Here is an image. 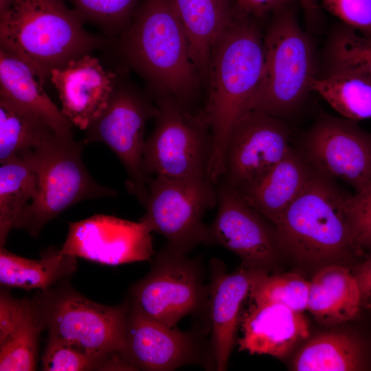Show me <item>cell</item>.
<instances>
[{
	"instance_id": "obj_33",
	"label": "cell",
	"mask_w": 371,
	"mask_h": 371,
	"mask_svg": "<svg viewBox=\"0 0 371 371\" xmlns=\"http://www.w3.org/2000/svg\"><path fill=\"white\" fill-rule=\"evenodd\" d=\"M83 21L100 26L106 34H115L135 13L138 0H69Z\"/></svg>"
},
{
	"instance_id": "obj_20",
	"label": "cell",
	"mask_w": 371,
	"mask_h": 371,
	"mask_svg": "<svg viewBox=\"0 0 371 371\" xmlns=\"http://www.w3.org/2000/svg\"><path fill=\"white\" fill-rule=\"evenodd\" d=\"M314 172L300 149L291 146L259 181L238 193L274 225L301 194Z\"/></svg>"
},
{
	"instance_id": "obj_12",
	"label": "cell",
	"mask_w": 371,
	"mask_h": 371,
	"mask_svg": "<svg viewBox=\"0 0 371 371\" xmlns=\"http://www.w3.org/2000/svg\"><path fill=\"white\" fill-rule=\"evenodd\" d=\"M218 210L209 226V243L229 250L249 269L269 272L283 250L275 226L223 181L216 184Z\"/></svg>"
},
{
	"instance_id": "obj_31",
	"label": "cell",
	"mask_w": 371,
	"mask_h": 371,
	"mask_svg": "<svg viewBox=\"0 0 371 371\" xmlns=\"http://www.w3.org/2000/svg\"><path fill=\"white\" fill-rule=\"evenodd\" d=\"M310 282L296 273L269 275L262 272L254 281L248 297L256 304H279L295 311L307 309Z\"/></svg>"
},
{
	"instance_id": "obj_10",
	"label": "cell",
	"mask_w": 371,
	"mask_h": 371,
	"mask_svg": "<svg viewBox=\"0 0 371 371\" xmlns=\"http://www.w3.org/2000/svg\"><path fill=\"white\" fill-rule=\"evenodd\" d=\"M157 113V106L119 79L107 107L85 130L83 140L85 144H104L116 155L128 174V191L144 207L150 181L143 166L145 128Z\"/></svg>"
},
{
	"instance_id": "obj_36",
	"label": "cell",
	"mask_w": 371,
	"mask_h": 371,
	"mask_svg": "<svg viewBox=\"0 0 371 371\" xmlns=\"http://www.w3.org/2000/svg\"><path fill=\"white\" fill-rule=\"evenodd\" d=\"M240 10L254 18H260L269 13H273L286 6L292 0H233Z\"/></svg>"
},
{
	"instance_id": "obj_22",
	"label": "cell",
	"mask_w": 371,
	"mask_h": 371,
	"mask_svg": "<svg viewBox=\"0 0 371 371\" xmlns=\"http://www.w3.org/2000/svg\"><path fill=\"white\" fill-rule=\"evenodd\" d=\"M43 86L26 63L0 49V95L40 116L58 135H73L74 125L51 100Z\"/></svg>"
},
{
	"instance_id": "obj_1",
	"label": "cell",
	"mask_w": 371,
	"mask_h": 371,
	"mask_svg": "<svg viewBox=\"0 0 371 371\" xmlns=\"http://www.w3.org/2000/svg\"><path fill=\"white\" fill-rule=\"evenodd\" d=\"M255 19L235 5L233 15L216 38L210 54L209 96L199 115L211 132L212 153L208 177L215 184L223 172L228 136L251 110L262 75L263 39Z\"/></svg>"
},
{
	"instance_id": "obj_11",
	"label": "cell",
	"mask_w": 371,
	"mask_h": 371,
	"mask_svg": "<svg viewBox=\"0 0 371 371\" xmlns=\"http://www.w3.org/2000/svg\"><path fill=\"white\" fill-rule=\"evenodd\" d=\"M167 244L148 273L130 289L131 298L150 317L175 327L184 317L208 308V286L200 262Z\"/></svg>"
},
{
	"instance_id": "obj_14",
	"label": "cell",
	"mask_w": 371,
	"mask_h": 371,
	"mask_svg": "<svg viewBox=\"0 0 371 371\" xmlns=\"http://www.w3.org/2000/svg\"><path fill=\"white\" fill-rule=\"evenodd\" d=\"M291 147V131L282 119L251 110L228 136L219 181L241 192L259 181Z\"/></svg>"
},
{
	"instance_id": "obj_26",
	"label": "cell",
	"mask_w": 371,
	"mask_h": 371,
	"mask_svg": "<svg viewBox=\"0 0 371 371\" xmlns=\"http://www.w3.org/2000/svg\"><path fill=\"white\" fill-rule=\"evenodd\" d=\"M366 365L364 347L355 336L346 333H327L307 342L295 355L297 371H356Z\"/></svg>"
},
{
	"instance_id": "obj_21",
	"label": "cell",
	"mask_w": 371,
	"mask_h": 371,
	"mask_svg": "<svg viewBox=\"0 0 371 371\" xmlns=\"http://www.w3.org/2000/svg\"><path fill=\"white\" fill-rule=\"evenodd\" d=\"M361 302L358 282L344 266L325 265L310 281L306 310L322 323L337 324L352 319Z\"/></svg>"
},
{
	"instance_id": "obj_4",
	"label": "cell",
	"mask_w": 371,
	"mask_h": 371,
	"mask_svg": "<svg viewBox=\"0 0 371 371\" xmlns=\"http://www.w3.org/2000/svg\"><path fill=\"white\" fill-rule=\"evenodd\" d=\"M350 196L334 179L315 169L273 225L283 251L300 262L324 266L359 255L348 216Z\"/></svg>"
},
{
	"instance_id": "obj_2",
	"label": "cell",
	"mask_w": 371,
	"mask_h": 371,
	"mask_svg": "<svg viewBox=\"0 0 371 371\" xmlns=\"http://www.w3.org/2000/svg\"><path fill=\"white\" fill-rule=\"evenodd\" d=\"M83 23L63 0H14L0 14V49L26 63L44 85L53 69L109 45Z\"/></svg>"
},
{
	"instance_id": "obj_37",
	"label": "cell",
	"mask_w": 371,
	"mask_h": 371,
	"mask_svg": "<svg viewBox=\"0 0 371 371\" xmlns=\"http://www.w3.org/2000/svg\"><path fill=\"white\" fill-rule=\"evenodd\" d=\"M353 274L359 284L362 302L371 300V257L359 265Z\"/></svg>"
},
{
	"instance_id": "obj_15",
	"label": "cell",
	"mask_w": 371,
	"mask_h": 371,
	"mask_svg": "<svg viewBox=\"0 0 371 371\" xmlns=\"http://www.w3.org/2000/svg\"><path fill=\"white\" fill-rule=\"evenodd\" d=\"M206 352L193 332L170 327L146 313L130 298L123 360L134 370L170 371L206 363Z\"/></svg>"
},
{
	"instance_id": "obj_32",
	"label": "cell",
	"mask_w": 371,
	"mask_h": 371,
	"mask_svg": "<svg viewBox=\"0 0 371 371\" xmlns=\"http://www.w3.org/2000/svg\"><path fill=\"white\" fill-rule=\"evenodd\" d=\"M42 368L45 371L131 370L121 357L103 359L51 336L42 357Z\"/></svg>"
},
{
	"instance_id": "obj_17",
	"label": "cell",
	"mask_w": 371,
	"mask_h": 371,
	"mask_svg": "<svg viewBox=\"0 0 371 371\" xmlns=\"http://www.w3.org/2000/svg\"><path fill=\"white\" fill-rule=\"evenodd\" d=\"M119 79L91 54L53 69L49 77L58 91L61 112L85 131L107 107Z\"/></svg>"
},
{
	"instance_id": "obj_35",
	"label": "cell",
	"mask_w": 371,
	"mask_h": 371,
	"mask_svg": "<svg viewBox=\"0 0 371 371\" xmlns=\"http://www.w3.org/2000/svg\"><path fill=\"white\" fill-rule=\"evenodd\" d=\"M322 5L345 25L371 38V0H322Z\"/></svg>"
},
{
	"instance_id": "obj_23",
	"label": "cell",
	"mask_w": 371,
	"mask_h": 371,
	"mask_svg": "<svg viewBox=\"0 0 371 371\" xmlns=\"http://www.w3.org/2000/svg\"><path fill=\"white\" fill-rule=\"evenodd\" d=\"M183 24L199 74H208L210 54L218 35L230 21L233 0H172Z\"/></svg>"
},
{
	"instance_id": "obj_6",
	"label": "cell",
	"mask_w": 371,
	"mask_h": 371,
	"mask_svg": "<svg viewBox=\"0 0 371 371\" xmlns=\"http://www.w3.org/2000/svg\"><path fill=\"white\" fill-rule=\"evenodd\" d=\"M263 46V71L251 110L282 120L301 106L316 77L311 43L289 5L273 12Z\"/></svg>"
},
{
	"instance_id": "obj_5",
	"label": "cell",
	"mask_w": 371,
	"mask_h": 371,
	"mask_svg": "<svg viewBox=\"0 0 371 371\" xmlns=\"http://www.w3.org/2000/svg\"><path fill=\"white\" fill-rule=\"evenodd\" d=\"M83 142L73 135H56L24 155L37 179L34 198L18 218L14 229L37 237L52 220L73 205L87 199L112 197L116 191L96 182L82 160Z\"/></svg>"
},
{
	"instance_id": "obj_18",
	"label": "cell",
	"mask_w": 371,
	"mask_h": 371,
	"mask_svg": "<svg viewBox=\"0 0 371 371\" xmlns=\"http://www.w3.org/2000/svg\"><path fill=\"white\" fill-rule=\"evenodd\" d=\"M212 262L207 308L211 346L216 370L225 371L235 345L243 303L256 279L265 271L242 266L238 270L227 273L218 260Z\"/></svg>"
},
{
	"instance_id": "obj_29",
	"label": "cell",
	"mask_w": 371,
	"mask_h": 371,
	"mask_svg": "<svg viewBox=\"0 0 371 371\" xmlns=\"http://www.w3.org/2000/svg\"><path fill=\"white\" fill-rule=\"evenodd\" d=\"M311 91L319 93L343 117L359 121L371 118V80L348 73L315 77Z\"/></svg>"
},
{
	"instance_id": "obj_34",
	"label": "cell",
	"mask_w": 371,
	"mask_h": 371,
	"mask_svg": "<svg viewBox=\"0 0 371 371\" xmlns=\"http://www.w3.org/2000/svg\"><path fill=\"white\" fill-rule=\"evenodd\" d=\"M348 216L359 254L371 257V182L348 201Z\"/></svg>"
},
{
	"instance_id": "obj_7",
	"label": "cell",
	"mask_w": 371,
	"mask_h": 371,
	"mask_svg": "<svg viewBox=\"0 0 371 371\" xmlns=\"http://www.w3.org/2000/svg\"><path fill=\"white\" fill-rule=\"evenodd\" d=\"M34 299L49 336L103 359L121 356L130 299L116 306L103 305L63 284Z\"/></svg>"
},
{
	"instance_id": "obj_39",
	"label": "cell",
	"mask_w": 371,
	"mask_h": 371,
	"mask_svg": "<svg viewBox=\"0 0 371 371\" xmlns=\"http://www.w3.org/2000/svg\"><path fill=\"white\" fill-rule=\"evenodd\" d=\"M14 0H0V14L7 10Z\"/></svg>"
},
{
	"instance_id": "obj_25",
	"label": "cell",
	"mask_w": 371,
	"mask_h": 371,
	"mask_svg": "<svg viewBox=\"0 0 371 371\" xmlns=\"http://www.w3.org/2000/svg\"><path fill=\"white\" fill-rule=\"evenodd\" d=\"M77 269V257L49 249L41 259H29L0 248V282L7 287L47 291Z\"/></svg>"
},
{
	"instance_id": "obj_16",
	"label": "cell",
	"mask_w": 371,
	"mask_h": 371,
	"mask_svg": "<svg viewBox=\"0 0 371 371\" xmlns=\"http://www.w3.org/2000/svg\"><path fill=\"white\" fill-rule=\"evenodd\" d=\"M68 226L62 253L111 266L150 260L154 254L152 232L141 221L95 214Z\"/></svg>"
},
{
	"instance_id": "obj_27",
	"label": "cell",
	"mask_w": 371,
	"mask_h": 371,
	"mask_svg": "<svg viewBox=\"0 0 371 371\" xmlns=\"http://www.w3.org/2000/svg\"><path fill=\"white\" fill-rule=\"evenodd\" d=\"M56 135L40 116L0 95V163L34 150Z\"/></svg>"
},
{
	"instance_id": "obj_28",
	"label": "cell",
	"mask_w": 371,
	"mask_h": 371,
	"mask_svg": "<svg viewBox=\"0 0 371 371\" xmlns=\"http://www.w3.org/2000/svg\"><path fill=\"white\" fill-rule=\"evenodd\" d=\"M36 175L29 159L19 154L1 163L0 167V247H4L10 232L34 198Z\"/></svg>"
},
{
	"instance_id": "obj_38",
	"label": "cell",
	"mask_w": 371,
	"mask_h": 371,
	"mask_svg": "<svg viewBox=\"0 0 371 371\" xmlns=\"http://www.w3.org/2000/svg\"><path fill=\"white\" fill-rule=\"evenodd\" d=\"M306 15L309 17L315 16L319 12V5L316 0H298Z\"/></svg>"
},
{
	"instance_id": "obj_13",
	"label": "cell",
	"mask_w": 371,
	"mask_h": 371,
	"mask_svg": "<svg viewBox=\"0 0 371 371\" xmlns=\"http://www.w3.org/2000/svg\"><path fill=\"white\" fill-rule=\"evenodd\" d=\"M300 149L316 170L347 183L356 194L371 182V133L356 121L321 115Z\"/></svg>"
},
{
	"instance_id": "obj_8",
	"label": "cell",
	"mask_w": 371,
	"mask_h": 371,
	"mask_svg": "<svg viewBox=\"0 0 371 371\" xmlns=\"http://www.w3.org/2000/svg\"><path fill=\"white\" fill-rule=\"evenodd\" d=\"M157 98L155 126L144 148L145 173L148 177L209 178L212 153L209 126L199 114L189 113L174 98Z\"/></svg>"
},
{
	"instance_id": "obj_9",
	"label": "cell",
	"mask_w": 371,
	"mask_h": 371,
	"mask_svg": "<svg viewBox=\"0 0 371 371\" xmlns=\"http://www.w3.org/2000/svg\"><path fill=\"white\" fill-rule=\"evenodd\" d=\"M218 203L216 184L208 177L174 178L157 175L150 179L146 212L139 221L168 244L186 254L209 243L205 212Z\"/></svg>"
},
{
	"instance_id": "obj_24",
	"label": "cell",
	"mask_w": 371,
	"mask_h": 371,
	"mask_svg": "<svg viewBox=\"0 0 371 371\" xmlns=\"http://www.w3.org/2000/svg\"><path fill=\"white\" fill-rule=\"evenodd\" d=\"M44 328L34 299L5 317L0 322V370H35L38 337Z\"/></svg>"
},
{
	"instance_id": "obj_3",
	"label": "cell",
	"mask_w": 371,
	"mask_h": 371,
	"mask_svg": "<svg viewBox=\"0 0 371 371\" xmlns=\"http://www.w3.org/2000/svg\"><path fill=\"white\" fill-rule=\"evenodd\" d=\"M120 43L124 58L157 97L184 106L194 96L200 74L172 0H144Z\"/></svg>"
},
{
	"instance_id": "obj_19",
	"label": "cell",
	"mask_w": 371,
	"mask_h": 371,
	"mask_svg": "<svg viewBox=\"0 0 371 371\" xmlns=\"http://www.w3.org/2000/svg\"><path fill=\"white\" fill-rule=\"evenodd\" d=\"M249 302L240 313L239 350L282 358L308 338L309 325L302 313L279 304Z\"/></svg>"
},
{
	"instance_id": "obj_30",
	"label": "cell",
	"mask_w": 371,
	"mask_h": 371,
	"mask_svg": "<svg viewBox=\"0 0 371 371\" xmlns=\"http://www.w3.org/2000/svg\"><path fill=\"white\" fill-rule=\"evenodd\" d=\"M325 61L326 75L348 73L371 80V38L344 24L330 36Z\"/></svg>"
}]
</instances>
